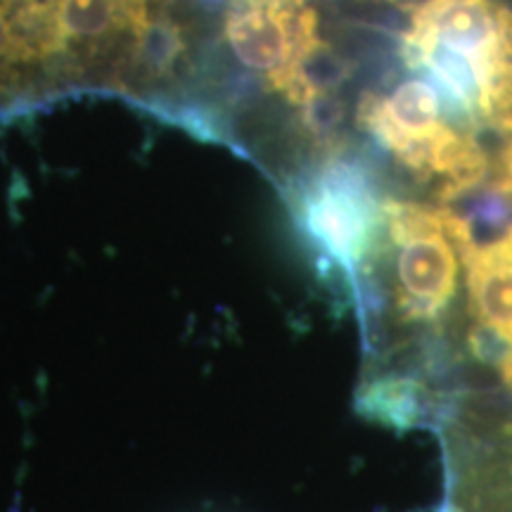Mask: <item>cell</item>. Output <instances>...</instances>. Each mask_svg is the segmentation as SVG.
Instances as JSON below:
<instances>
[{
	"mask_svg": "<svg viewBox=\"0 0 512 512\" xmlns=\"http://www.w3.org/2000/svg\"><path fill=\"white\" fill-rule=\"evenodd\" d=\"M408 67L430 79L451 121L512 133V12L494 0H422L403 36Z\"/></svg>",
	"mask_w": 512,
	"mask_h": 512,
	"instance_id": "obj_1",
	"label": "cell"
},
{
	"mask_svg": "<svg viewBox=\"0 0 512 512\" xmlns=\"http://www.w3.org/2000/svg\"><path fill=\"white\" fill-rule=\"evenodd\" d=\"M382 197L375 178L349 157H328L299 188V221L313 245L354 278L380 221Z\"/></svg>",
	"mask_w": 512,
	"mask_h": 512,
	"instance_id": "obj_2",
	"label": "cell"
},
{
	"mask_svg": "<svg viewBox=\"0 0 512 512\" xmlns=\"http://www.w3.org/2000/svg\"><path fill=\"white\" fill-rule=\"evenodd\" d=\"M358 121L396 162L425 183L439 145L456 128L430 79H406L387 95H366L358 105Z\"/></svg>",
	"mask_w": 512,
	"mask_h": 512,
	"instance_id": "obj_3",
	"label": "cell"
},
{
	"mask_svg": "<svg viewBox=\"0 0 512 512\" xmlns=\"http://www.w3.org/2000/svg\"><path fill=\"white\" fill-rule=\"evenodd\" d=\"M64 57L55 0H0V95Z\"/></svg>",
	"mask_w": 512,
	"mask_h": 512,
	"instance_id": "obj_4",
	"label": "cell"
}]
</instances>
